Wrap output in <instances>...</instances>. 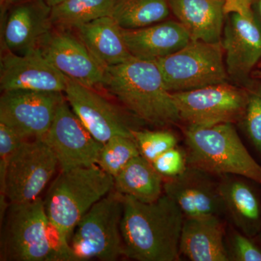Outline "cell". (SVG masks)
I'll return each instance as SVG.
<instances>
[{"instance_id":"obj_1","label":"cell","mask_w":261,"mask_h":261,"mask_svg":"<svg viewBox=\"0 0 261 261\" xmlns=\"http://www.w3.org/2000/svg\"><path fill=\"white\" fill-rule=\"evenodd\" d=\"M121 230L125 257L138 261H175L180 257L185 216L166 194L145 203L123 195Z\"/></svg>"},{"instance_id":"obj_2","label":"cell","mask_w":261,"mask_h":261,"mask_svg":"<svg viewBox=\"0 0 261 261\" xmlns=\"http://www.w3.org/2000/svg\"><path fill=\"white\" fill-rule=\"evenodd\" d=\"M102 87L141 123L166 128L181 122L155 62L132 58L107 67Z\"/></svg>"},{"instance_id":"obj_3","label":"cell","mask_w":261,"mask_h":261,"mask_svg":"<svg viewBox=\"0 0 261 261\" xmlns=\"http://www.w3.org/2000/svg\"><path fill=\"white\" fill-rule=\"evenodd\" d=\"M3 219L0 260L75 261L51 226L41 197L9 203Z\"/></svg>"},{"instance_id":"obj_4","label":"cell","mask_w":261,"mask_h":261,"mask_svg":"<svg viewBox=\"0 0 261 261\" xmlns=\"http://www.w3.org/2000/svg\"><path fill=\"white\" fill-rule=\"evenodd\" d=\"M113 189L114 177L97 165L61 171L49 187L44 203L64 246L70 248V239L81 219Z\"/></svg>"},{"instance_id":"obj_5","label":"cell","mask_w":261,"mask_h":261,"mask_svg":"<svg viewBox=\"0 0 261 261\" xmlns=\"http://www.w3.org/2000/svg\"><path fill=\"white\" fill-rule=\"evenodd\" d=\"M187 163L216 176L233 175L261 186V165L242 142L234 124L184 130Z\"/></svg>"},{"instance_id":"obj_6","label":"cell","mask_w":261,"mask_h":261,"mask_svg":"<svg viewBox=\"0 0 261 261\" xmlns=\"http://www.w3.org/2000/svg\"><path fill=\"white\" fill-rule=\"evenodd\" d=\"M123 214V195L114 189L96 202L81 219L70 239L75 261H113L125 257L121 230Z\"/></svg>"},{"instance_id":"obj_7","label":"cell","mask_w":261,"mask_h":261,"mask_svg":"<svg viewBox=\"0 0 261 261\" xmlns=\"http://www.w3.org/2000/svg\"><path fill=\"white\" fill-rule=\"evenodd\" d=\"M155 62L168 92H186L227 82L229 76L221 42L191 40Z\"/></svg>"},{"instance_id":"obj_8","label":"cell","mask_w":261,"mask_h":261,"mask_svg":"<svg viewBox=\"0 0 261 261\" xmlns=\"http://www.w3.org/2000/svg\"><path fill=\"white\" fill-rule=\"evenodd\" d=\"M252 0H225L221 44L230 80L242 87L251 84L252 73L261 61V28Z\"/></svg>"},{"instance_id":"obj_9","label":"cell","mask_w":261,"mask_h":261,"mask_svg":"<svg viewBox=\"0 0 261 261\" xmlns=\"http://www.w3.org/2000/svg\"><path fill=\"white\" fill-rule=\"evenodd\" d=\"M171 95L182 123L187 127L207 128L223 123L240 124L250 92L227 82Z\"/></svg>"},{"instance_id":"obj_10","label":"cell","mask_w":261,"mask_h":261,"mask_svg":"<svg viewBox=\"0 0 261 261\" xmlns=\"http://www.w3.org/2000/svg\"><path fill=\"white\" fill-rule=\"evenodd\" d=\"M56 154L44 137L24 140L10 160L0 203H23L39 197L58 167Z\"/></svg>"},{"instance_id":"obj_11","label":"cell","mask_w":261,"mask_h":261,"mask_svg":"<svg viewBox=\"0 0 261 261\" xmlns=\"http://www.w3.org/2000/svg\"><path fill=\"white\" fill-rule=\"evenodd\" d=\"M64 93L73 112L100 143H106L115 136L132 137V130L139 128L138 119L122 106L110 102L95 89L68 78Z\"/></svg>"},{"instance_id":"obj_12","label":"cell","mask_w":261,"mask_h":261,"mask_svg":"<svg viewBox=\"0 0 261 261\" xmlns=\"http://www.w3.org/2000/svg\"><path fill=\"white\" fill-rule=\"evenodd\" d=\"M63 92L11 90L2 92L0 123L24 140L44 137L50 128Z\"/></svg>"},{"instance_id":"obj_13","label":"cell","mask_w":261,"mask_h":261,"mask_svg":"<svg viewBox=\"0 0 261 261\" xmlns=\"http://www.w3.org/2000/svg\"><path fill=\"white\" fill-rule=\"evenodd\" d=\"M43 137L54 151L61 171L97 165L103 144L89 133L66 98L58 106L50 128Z\"/></svg>"},{"instance_id":"obj_14","label":"cell","mask_w":261,"mask_h":261,"mask_svg":"<svg viewBox=\"0 0 261 261\" xmlns=\"http://www.w3.org/2000/svg\"><path fill=\"white\" fill-rule=\"evenodd\" d=\"M164 193L178 206L185 219L225 216L219 177L188 166L176 177L165 178Z\"/></svg>"},{"instance_id":"obj_15","label":"cell","mask_w":261,"mask_h":261,"mask_svg":"<svg viewBox=\"0 0 261 261\" xmlns=\"http://www.w3.org/2000/svg\"><path fill=\"white\" fill-rule=\"evenodd\" d=\"M38 49L70 80L90 88L102 87L104 68L70 30L53 28Z\"/></svg>"},{"instance_id":"obj_16","label":"cell","mask_w":261,"mask_h":261,"mask_svg":"<svg viewBox=\"0 0 261 261\" xmlns=\"http://www.w3.org/2000/svg\"><path fill=\"white\" fill-rule=\"evenodd\" d=\"M0 65L2 92L22 89L64 93L66 88L68 78L39 49L21 55L3 51Z\"/></svg>"},{"instance_id":"obj_17","label":"cell","mask_w":261,"mask_h":261,"mask_svg":"<svg viewBox=\"0 0 261 261\" xmlns=\"http://www.w3.org/2000/svg\"><path fill=\"white\" fill-rule=\"evenodd\" d=\"M51 8L44 0H23L2 15L3 51L24 54L38 49L53 30Z\"/></svg>"},{"instance_id":"obj_18","label":"cell","mask_w":261,"mask_h":261,"mask_svg":"<svg viewBox=\"0 0 261 261\" xmlns=\"http://www.w3.org/2000/svg\"><path fill=\"white\" fill-rule=\"evenodd\" d=\"M219 188L231 225L250 238L261 232V186L252 180L233 176H219Z\"/></svg>"},{"instance_id":"obj_19","label":"cell","mask_w":261,"mask_h":261,"mask_svg":"<svg viewBox=\"0 0 261 261\" xmlns=\"http://www.w3.org/2000/svg\"><path fill=\"white\" fill-rule=\"evenodd\" d=\"M122 34L130 54L147 61L170 56L191 41L190 34L178 20H166L140 29H122Z\"/></svg>"},{"instance_id":"obj_20","label":"cell","mask_w":261,"mask_h":261,"mask_svg":"<svg viewBox=\"0 0 261 261\" xmlns=\"http://www.w3.org/2000/svg\"><path fill=\"white\" fill-rule=\"evenodd\" d=\"M227 232L223 217L185 219L180 240V255L192 261H229Z\"/></svg>"},{"instance_id":"obj_21","label":"cell","mask_w":261,"mask_h":261,"mask_svg":"<svg viewBox=\"0 0 261 261\" xmlns=\"http://www.w3.org/2000/svg\"><path fill=\"white\" fill-rule=\"evenodd\" d=\"M171 13L185 27L191 40L221 42L225 0H168Z\"/></svg>"},{"instance_id":"obj_22","label":"cell","mask_w":261,"mask_h":261,"mask_svg":"<svg viewBox=\"0 0 261 261\" xmlns=\"http://www.w3.org/2000/svg\"><path fill=\"white\" fill-rule=\"evenodd\" d=\"M74 30L103 68L121 64L134 58L127 49L122 29L112 17L96 19Z\"/></svg>"},{"instance_id":"obj_23","label":"cell","mask_w":261,"mask_h":261,"mask_svg":"<svg viewBox=\"0 0 261 261\" xmlns=\"http://www.w3.org/2000/svg\"><path fill=\"white\" fill-rule=\"evenodd\" d=\"M165 178L142 155L130 161L114 177V190L140 202L150 203L164 194Z\"/></svg>"},{"instance_id":"obj_24","label":"cell","mask_w":261,"mask_h":261,"mask_svg":"<svg viewBox=\"0 0 261 261\" xmlns=\"http://www.w3.org/2000/svg\"><path fill=\"white\" fill-rule=\"evenodd\" d=\"M171 13L168 0H116L111 17L122 29H135L164 21Z\"/></svg>"},{"instance_id":"obj_25","label":"cell","mask_w":261,"mask_h":261,"mask_svg":"<svg viewBox=\"0 0 261 261\" xmlns=\"http://www.w3.org/2000/svg\"><path fill=\"white\" fill-rule=\"evenodd\" d=\"M116 0H65L51 10L53 28L74 30L96 19L111 16Z\"/></svg>"},{"instance_id":"obj_26","label":"cell","mask_w":261,"mask_h":261,"mask_svg":"<svg viewBox=\"0 0 261 261\" xmlns=\"http://www.w3.org/2000/svg\"><path fill=\"white\" fill-rule=\"evenodd\" d=\"M139 155L140 152L133 137L115 136L103 144L97 166L115 177Z\"/></svg>"},{"instance_id":"obj_27","label":"cell","mask_w":261,"mask_h":261,"mask_svg":"<svg viewBox=\"0 0 261 261\" xmlns=\"http://www.w3.org/2000/svg\"><path fill=\"white\" fill-rule=\"evenodd\" d=\"M132 134L141 155L151 163L163 152L178 145L177 136L171 130L137 128Z\"/></svg>"},{"instance_id":"obj_28","label":"cell","mask_w":261,"mask_h":261,"mask_svg":"<svg viewBox=\"0 0 261 261\" xmlns=\"http://www.w3.org/2000/svg\"><path fill=\"white\" fill-rule=\"evenodd\" d=\"M229 261H261V241L258 237L250 238L231 225L226 236Z\"/></svg>"},{"instance_id":"obj_29","label":"cell","mask_w":261,"mask_h":261,"mask_svg":"<svg viewBox=\"0 0 261 261\" xmlns=\"http://www.w3.org/2000/svg\"><path fill=\"white\" fill-rule=\"evenodd\" d=\"M247 89L250 92V97L240 125L243 126L255 152L261 158V95Z\"/></svg>"},{"instance_id":"obj_30","label":"cell","mask_w":261,"mask_h":261,"mask_svg":"<svg viewBox=\"0 0 261 261\" xmlns=\"http://www.w3.org/2000/svg\"><path fill=\"white\" fill-rule=\"evenodd\" d=\"M152 164L163 178L176 177L188 166L186 151L176 146L161 154Z\"/></svg>"},{"instance_id":"obj_31","label":"cell","mask_w":261,"mask_h":261,"mask_svg":"<svg viewBox=\"0 0 261 261\" xmlns=\"http://www.w3.org/2000/svg\"><path fill=\"white\" fill-rule=\"evenodd\" d=\"M24 140L13 130L0 123V189L4 186L10 160Z\"/></svg>"},{"instance_id":"obj_32","label":"cell","mask_w":261,"mask_h":261,"mask_svg":"<svg viewBox=\"0 0 261 261\" xmlns=\"http://www.w3.org/2000/svg\"><path fill=\"white\" fill-rule=\"evenodd\" d=\"M23 0H0V7H1V16L5 14L12 6L20 3Z\"/></svg>"},{"instance_id":"obj_33","label":"cell","mask_w":261,"mask_h":261,"mask_svg":"<svg viewBox=\"0 0 261 261\" xmlns=\"http://www.w3.org/2000/svg\"><path fill=\"white\" fill-rule=\"evenodd\" d=\"M252 10L261 28V0H252Z\"/></svg>"},{"instance_id":"obj_34","label":"cell","mask_w":261,"mask_h":261,"mask_svg":"<svg viewBox=\"0 0 261 261\" xmlns=\"http://www.w3.org/2000/svg\"><path fill=\"white\" fill-rule=\"evenodd\" d=\"M246 88L256 92V93L261 95V81L253 80L250 85L247 86Z\"/></svg>"},{"instance_id":"obj_35","label":"cell","mask_w":261,"mask_h":261,"mask_svg":"<svg viewBox=\"0 0 261 261\" xmlns=\"http://www.w3.org/2000/svg\"><path fill=\"white\" fill-rule=\"evenodd\" d=\"M251 77L252 80L261 81V61L252 72Z\"/></svg>"},{"instance_id":"obj_36","label":"cell","mask_w":261,"mask_h":261,"mask_svg":"<svg viewBox=\"0 0 261 261\" xmlns=\"http://www.w3.org/2000/svg\"><path fill=\"white\" fill-rule=\"evenodd\" d=\"M47 3V4L49 5L50 8H53L54 7L57 6L61 3H63L65 0H44Z\"/></svg>"},{"instance_id":"obj_37","label":"cell","mask_w":261,"mask_h":261,"mask_svg":"<svg viewBox=\"0 0 261 261\" xmlns=\"http://www.w3.org/2000/svg\"><path fill=\"white\" fill-rule=\"evenodd\" d=\"M257 237H258V238L260 239V241H261V232L260 233H259V235Z\"/></svg>"}]
</instances>
